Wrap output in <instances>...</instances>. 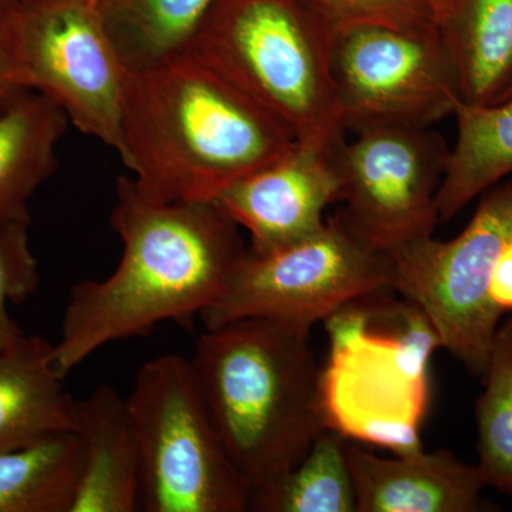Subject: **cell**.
Listing matches in <instances>:
<instances>
[{"instance_id":"16","label":"cell","mask_w":512,"mask_h":512,"mask_svg":"<svg viewBox=\"0 0 512 512\" xmlns=\"http://www.w3.org/2000/svg\"><path fill=\"white\" fill-rule=\"evenodd\" d=\"M440 33L461 101L503 100L512 87V0H456Z\"/></svg>"},{"instance_id":"26","label":"cell","mask_w":512,"mask_h":512,"mask_svg":"<svg viewBox=\"0 0 512 512\" xmlns=\"http://www.w3.org/2000/svg\"><path fill=\"white\" fill-rule=\"evenodd\" d=\"M454 2H456V0H423L424 5L430 10L439 28L446 22L448 16H450Z\"/></svg>"},{"instance_id":"25","label":"cell","mask_w":512,"mask_h":512,"mask_svg":"<svg viewBox=\"0 0 512 512\" xmlns=\"http://www.w3.org/2000/svg\"><path fill=\"white\" fill-rule=\"evenodd\" d=\"M490 298L501 312H512V239L505 244L495 262Z\"/></svg>"},{"instance_id":"11","label":"cell","mask_w":512,"mask_h":512,"mask_svg":"<svg viewBox=\"0 0 512 512\" xmlns=\"http://www.w3.org/2000/svg\"><path fill=\"white\" fill-rule=\"evenodd\" d=\"M339 200L329 151L296 143L275 163L229 185L214 202L251 234V251L268 254L318 232L326 208Z\"/></svg>"},{"instance_id":"22","label":"cell","mask_w":512,"mask_h":512,"mask_svg":"<svg viewBox=\"0 0 512 512\" xmlns=\"http://www.w3.org/2000/svg\"><path fill=\"white\" fill-rule=\"evenodd\" d=\"M28 222L0 218V350L22 335L9 315V303L28 301L39 286L37 261L30 251Z\"/></svg>"},{"instance_id":"5","label":"cell","mask_w":512,"mask_h":512,"mask_svg":"<svg viewBox=\"0 0 512 512\" xmlns=\"http://www.w3.org/2000/svg\"><path fill=\"white\" fill-rule=\"evenodd\" d=\"M126 402L140 451V511H249L248 485L229 457L190 359L148 360Z\"/></svg>"},{"instance_id":"13","label":"cell","mask_w":512,"mask_h":512,"mask_svg":"<svg viewBox=\"0 0 512 512\" xmlns=\"http://www.w3.org/2000/svg\"><path fill=\"white\" fill-rule=\"evenodd\" d=\"M83 474L72 512L140 511V451L126 397L110 384L76 402Z\"/></svg>"},{"instance_id":"24","label":"cell","mask_w":512,"mask_h":512,"mask_svg":"<svg viewBox=\"0 0 512 512\" xmlns=\"http://www.w3.org/2000/svg\"><path fill=\"white\" fill-rule=\"evenodd\" d=\"M23 0H0V110L30 87L19 36V9Z\"/></svg>"},{"instance_id":"2","label":"cell","mask_w":512,"mask_h":512,"mask_svg":"<svg viewBox=\"0 0 512 512\" xmlns=\"http://www.w3.org/2000/svg\"><path fill=\"white\" fill-rule=\"evenodd\" d=\"M121 161L148 200L215 201L275 163L295 136L191 52L128 72Z\"/></svg>"},{"instance_id":"27","label":"cell","mask_w":512,"mask_h":512,"mask_svg":"<svg viewBox=\"0 0 512 512\" xmlns=\"http://www.w3.org/2000/svg\"><path fill=\"white\" fill-rule=\"evenodd\" d=\"M90 3H93V5H97V2H99V0H89Z\"/></svg>"},{"instance_id":"20","label":"cell","mask_w":512,"mask_h":512,"mask_svg":"<svg viewBox=\"0 0 512 512\" xmlns=\"http://www.w3.org/2000/svg\"><path fill=\"white\" fill-rule=\"evenodd\" d=\"M348 437L323 430L306 456L274 485L249 497L259 512H357L356 488L346 457Z\"/></svg>"},{"instance_id":"1","label":"cell","mask_w":512,"mask_h":512,"mask_svg":"<svg viewBox=\"0 0 512 512\" xmlns=\"http://www.w3.org/2000/svg\"><path fill=\"white\" fill-rule=\"evenodd\" d=\"M110 224L123 244L120 262L106 279L70 291L53 345L62 379L109 343L148 336L167 320L190 326L218 302L247 252L214 201L148 200L131 177L117 180Z\"/></svg>"},{"instance_id":"23","label":"cell","mask_w":512,"mask_h":512,"mask_svg":"<svg viewBox=\"0 0 512 512\" xmlns=\"http://www.w3.org/2000/svg\"><path fill=\"white\" fill-rule=\"evenodd\" d=\"M332 26H384L399 30L439 28L423 0H303Z\"/></svg>"},{"instance_id":"8","label":"cell","mask_w":512,"mask_h":512,"mask_svg":"<svg viewBox=\"0 0 512 512\" xmlns=\"http://www.w3.org/2000/svg\"><path fill=\"white\" fill-rule=\"evenodd\" d=\"M330 153L342 215L370 247L390 255L433 237L437 192L450 150L427 127L375 124Z\"/></svg>"},{"instance_id":"3","label":"cell","mask_w":512,"mask_h":512,"mask_svg":"<svg viewBox=\"0 0 512 512\" xmlns=\"http://www.w3.org/2000/svg\"><path fill=\"white\" fill-rule=\"evenodd\" d=\"M190 360L249 497L286 476L329 429L309 329L234 320L205 329Z\"/></svg>"},{"instance_id":"19","label":"cell","mask_w":512,"mask_h":512,"mask_svg":"<svg viewBox=\"0 0 512 512\" xmlns=\"http://www.w3.org/2000/svg\"><path fill=\"white\" fill-rule=\"evenodd\" d=\"M215 0H99L104 20L128 72L187 52Z\"/></svg>"},{"instance_id":"17","label":"cell","mask_w":512,"mask_h":512,"mask_svg":"<svg viewBox=\"0 0 512 512\" xmlns=\"http://www.w3.org/2000/svg\"><path fill=\"white\" fill-rule=\"evenodd\" d=\"M453 116L458 137L437 192L440 222L512 174V94L493 104L460 101Z\"/></svg>"},{"instance_id":"14","label":"cell","mask_w":512,"mask_h":512,"mask_svg":"<svg viewBox=\"0 0 512 512\" xmlns=\"http://www.w3.org/2000/svg\"><path fill=\"white\" fill-rule=\"evenodd\" d=\"M53 366V345L19 336L0 350V453L76 429V402Z\"/></svg>"},{"instance_id":"12","label":"cell","mask_w":512,"mask_h":512,"mask_svg":"<svg viewBox=\"0 0 512 512\" xmlns=\"http://www.w3.org/2000/svg\"><path fill=\"white\" fill-rule=\"evenodd\" d=\"M357 512H477L485 483L477 466L450 450L407 451L386 458L346 441Z\"/></svg>"},{"instance_id":"6","label":"cell","mask_w":512,"mask_h":512,"mask_svg":"<svg viewBox=\"0 0 512 512\" xmlns=\"http://www.w3.org/2000/svg\"><path fill=\"white\" fill-rule=\"evenodd\" d=\"M392 291L389 255L367 245L342 212L318 232L268 254L247 248L218 302L200 319L205 329L261 318L313 328L357 299Z\"/></svg>"},{"instance_id":"7","label":"cell","mask_w":512,"mask_h":512,"mask_svg":"<svg viewBox=\"0 0 512 512\" xmlns=\"http://www.w3.org/2000/svg\"><path fill=\"white\" fill-rule=\"evenodd\" d=\"M512 239V180L481 194L473 218L450 241L420 239L389 255L392 291L423 312L471 375L483 379L503 312L490 298L495 262Z\"/></svg>"},{"instance_id":"21","label":"cell","mask_w":512,"mask_h":512,"mask_svg":"<svg viewBox=\"0 0 512 512\" xmlns=\"http://www.w3.org/2000/svg\"><path fill=\"white\" fill-rule=\"evenodd\" d=\"M478 397V470L485 485L512 497V319L495 332Z\"/></svg>"},{"instance_id":"4","label":"cell","mask_w":512,"mask_h":512,"mask_svg":"<svg viewBox=\"0 0 512 512\" xmlns=\"http://www.w3.org/2000/svg\"><path fill=\"white\" fill-rule=\"evenodd\" d=\"M332 26L303 0H215L188 52L281 121L298 143L345 141Z\"/></svg>"},{"instance_id":"28","label":"cell","mask_w":512,"mask_h":512,"mask_svg":"<svg viewBox=\"0 0 512 512\" xmlns=\"http://www.w3.org/2000/svg\"><path fill=\"white\" fill-rule=\"evenodd\" d=\"M510 94H512V87H511V89H510V92H508V93H507V96H505V97L510 96ZM505 97H504V99H505ZM504 99H503V100H504ZM500 101H501V100H500Z\"/></svg>"},{"instance_id":"18","label":"cell","mask_w":512,"mask_h":512,"mask_svg":"<svg viewBox=\"0 0 512 512\" xmlns=\"http://www.w3.org/2000/svg\"><path fill=\"white\" fill-rule=\"evenodd\" d=\"M82 474V440L74 431L3 451L0 512H72Z\"/></svg>"},{"instance_id":"9","label":"cell","mask_w":512,"mask_h":512,"mask_svg":"<svg viewBox=\"0 0 512 512\" xmlns=\"http://www.w3.org/2000/svg\"><path fill=\"white\" fill-rule=\"evenodd\" d=\"M332 72L345 130L375 124L429 127L461 101L440 28L335 30Z\"/></svg>"},{"instance_id":"10","label":"cell","mask_w":512,"mask_h":512,"mask_svg":"<svg viewBox=\"0 0 512 512\" xmlns=\"http://www.w3.org/2000/svg\"><path fill=\"white\" fill-rule=\"evenodd\" d=\"M19 36L33 92L55 101L70 124L121 160L128 70L97 6L89 0H23Z\"/></svg>"},{"instance_id":"15","label":"cell","mask_w":512,"mask_h":512,"mask_svg":"<svg viewBox=\"0 0 512 512\" xmlns=\"http://www.w3.org/2000/svg\"><path fill=\"white\" fill-rule=\"evenodd\" d=\"M69 119L45 94L29 92L0 110V218L32 222L29 200L57 167Z\"/></svg>"}]
</instances>
